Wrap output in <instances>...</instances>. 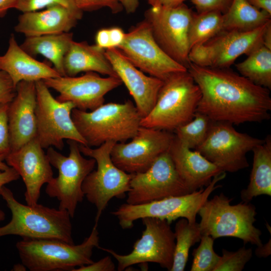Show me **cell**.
<instances>
[{
	"instance_id": "e0dca14e",
	"label": "cell",
	"mask_w": 271,
	"mask_h": 271,
	"mask_svg": "<svg viewBox=\"0 0 271 271\" xmlns=\"http://www.w3.org/2000/svg\"><path fill=\"white\" fill-rule=\"evenodd\" d=\"M175 137L171 131L140 126L131 141L114 145L111 159L126 173L144 172L158 157L169 151Z\"/></svg>"
},
{
	"instance_id": "4fadbf2b",
	"label": "cell",
	"mask_w": 271,
	"mask_h": 271,
	"mask_svg": "<svg viewBox=\"0 0 271 271\" xmlns=\"http://www.w3.org/2000/svg\"><path fill=\"white\" fill-rule=\"evenodd\" d=\"M145 228L140 238L134 243L127 254H118L112 249L99 247L110 253L117 261V270L134 264L147 262L159 264L171 270L175 246V237L170 224L166 220L153 217L142 219Z\"/></svg>"
},
{
	"instance_id": "4316f807",
	"label": "cell",
	"mask_w": 271,
	"mask_h": 271,
	"mask_svg": "<svg viewBox=\"0 0 271 271\" xmlns=\"http://www.w3.org/2000/svg\"><path fill=\"white\" fill-rule=\"evenodd\" d=\"M73 41V33L69 32L26 37L20 46L33 57L43 56L61 76H65L64 59Z\"/></svg>"
},
{
	"instance_id": "816d5d0a",
	"label": "cell",
	"mask_w": 271,
	"mask_h": 271,
	"mask_svg": "<svg viewBox=\"0 0 271 271\" xmlns=\"http://www.w3.org/2000/svg\"><path fill=\"white\" fill-rule=\"evenodd\" d=\"M5 218V214L4 212L0 209V222L3 221Z\"/></svg>"
},
{
	"instance_id": "30bf717a",
	"label": "cell",
	"mask_w": 271,
	"mask_h": 271,
	"mask_svg": "<svg viewBox=\"0 0 271 271\" xmlns=\"http://www.w3.org/2000/svg\"><path fill=\"white\" fill-rule=\"evenodd\" d=\"M37 105V139L43 149L64 147V140H73L84 146L86 143L76 128L71 116L76 108L70 101L55 98L43 80L35 82Z\"/></svg>"
},
{
	"instance_id": "4dcf8cb0",
	"label": "cell",
	"mask_w": 271,
	"mask_h": 271,
	"mask_svg": "<svg viewBox=\"0 0 271 271\" xmlns=\"http://www.w3.org/2000/svg\"><path fill=\"white\" fill-rule=\"evenodd\" d=\"M222 14L216 11L194 13L189 31L190 50L223 31Z\"/></svg>"
},
{
	"instance_id": "d6986e66",
	"label": "cell",
	"mask_w": 271,
	"mask_h": 271,
	"mask_svg": "<svg viewBox=\"0 0 271 271\" xmlns=\"http://www.w3.org/2000/svg\"><path fill=\"white\" fill-rule=\"evenodd\" d=\"M37 138L5 157L7 164L13 168L25 183V200L28 205L38 203L42 186L53 178L48 158Z\"/></svg>"
},
{
	"instance_id": "bcb514c9",
	"label": "cell",
	"mask_w": 271,
	"mask_h": 271,
	"mask_svg": "<svg viewBox=\"0 0 271 271\" xmlns=\"http://www.w3.org/2000/svg\"><path fill=\"white\" fill-rule=\"evenodd\" d=\"M123 9L128 14L134 13L139 6V0H118Z\"/></svg>"
},
{
	"instance_id": "d4e9b609",
	"label": "cell",
	"mask_w": 271,
	"mask_h": 271,
	"mask_svg": "<svg viewBox=\"0 0 271 271\" xmlns=\"http://www.w3.org/2000/svg\"><path fill=\"white\" fill-rule=\"evenodd\" d=\"M63 67L65 76L74 77L81 72H93L117 77L106 56L105 50L85 41L72 42L64 57Z\"/></svg>"
},
{
	"instance_id": "e575fe53",
	"label": "cell",
	"mask_w": 271,
	"mask_h": 271,
	"mask_svg": "<svg viewBox=\"0 0 271 271\" xmlns=\"http://www.w3.org/2000/svg\"><path fill=\"white\" fill-rule=\"evenodd\" d=\"M56 5L78 8L74 0H17L14 9L23 13L40 11Z\"/></svg>"
},
{
	"instance_id": "836d02e7",
	"label": "cell",
	"mask_w": 271,
	"mask_h": 271,
	"mask_svg": "<svg viewBox=\"0 0 271 271\" xmlns=\"http://www.w3.org/2000/svg\"><path fill=\"white\" fill-rule=\"evenodd\" d=\"M222 253L214 271H241L252 256L251 248L244 246L235 251L223 249Z\"/></svg>"
},
{
	"instance_id": "b9f144b4",
	"label": "cell",
	"mask_w": 271,
	"mask_h": 271,
	"mask_svg": "<svg viewBox=\"0 0 271 271\" xmlns=\"http://www.w3.org/2000/svg\"><path fill=\"white\" fill-rule=\"evenodd\" d=\"M95 41V45L102 49L110 48L108 28L99 29L96 33Z\"/></svg>"
},
{
	"instance_id": "c3c4849f",
	"label": "cell",
	"mask_w": 271,
	"mask_h": 271,
	"mask_svg": "<svg viewBox=\"0 0 271 271\" xmlns=\"http://www.w3.org/2000/svg\"><path fill=\"white\" fill-rule=\"evenodd\" d=\"M255 254L259 257H266L270 254V239L265 244L257 246L255 250Z\"/></svg>"
},
{
	"instance_id": "3957f363",
	"label": "cell",
	"mask_w": 271,
	"mask_h": 271,
	"mask_svg": "<svg viewBox=\"0 0 271 271\" xmlns=\"http://www.w3.org/2000/svg\"><path fill=\"white\" fill-rule=\"evenodd\" d=\"M71 116L78 132L90 147H97L108 141L126 142L135 136L142 118L130 100L103 104L89 111L75 108Z\"/></svg>"
},
{
	"instance_id": "8d00e7d4",
	"label": "cell",
	"mask_w": 271,
	"mask_h": 271,
	"mask_svg": "<svg viewBox=\"0 0 271 271\" xmlns=\"http://www.w3.org/2000/svg\"><path fill=\"white\" fill-rule=\"evenodd\" d=\"M10 103H0V156H6L11 151L8 121Z\"/></svg>"
},
{
	"instance_id": "d6a6232c",
	"label": "cell",
	"mask_w": 271,
	"mask_h": 271,
	"mask_svg": "<svg viewBox=\"0 0 271 271\" xmlns=\"http://www.w3.org/2000/svg\"><path fill=\"white\" fill-rule=\"evenodd\" d=\"M214 240L209 235L202 236L200 244L192 252L190 270L214 271L220 258L214 250Z\"/></svg>"
},
{
	"instance_id": "277c9868",
	"label": "cell",
	"mask_w": 271,
	"mask_h": 271,
	"mask_svg": "<svg viewBox=\"0 0 271 271\" xmlns=\"http://www.w3.org/2000/svg\"><path fill=\"white\" fill-rule=\"evenodd\" d=\"M97 226L77 245L58 239L23 238L16 244L22 264L31 271H54L72 270L92 263L93 250L100 247Z\"/></svg>"
},
{
	"instance_id": "f1b7e54d",
	"label": "cell",
	"mask_w": 271,
	"mask_h": 271,
	"mask_svg": "<svg viewBox=\"0 0 271 271\" xmlns=\"http://www.w3.org/2000/svg\"><path fill=\"white\" fill-rule=\"evenodd\" d=\"M236 64L240 74L256 85L271 88V50L261 45Z\"/></svg>"
},
{
	"instance_id": "1f68e13d",
	"label": "cell",
	"mask_w": 271,
	"mask_h": 271,
	"mask_svg": "<svg viewBox=\"0 0 271 271\" xmlns=\"http://www.w3.org/2000/svg\"><path fill=\"white\" fill-rule=\"evenodd\" d=\"M212 121L207 115L196 111L191 120L174 130L175 137L185 147L195 150L206 139Z\"/></svg>"
},
{
	"instance_id": "cb8c5ba5",
	"label": "cell",
	"mask_w": 271,
	"mask_h": 271,
	"mask_svg": "<svg viewBox=\"0 0 271 271\" xmlns=\"http://www.w3.org/2000/svg\"><path fill=\"white\" fill-rule=\"evenodd\" d=\"M0 69L6 72L14 85L22 81L36 82L61 76L50 65L35 59L24 51L12 35L6 53L0 55Z\"/></svg>"
},
{
	"instance_id": "7402d4cb",
	"label": "cell",
	"mask_w": 271,
	"mask_h": 271,
	"mask_svg": "<svg viewBox=\"0 0 271 271\" xmlns=\"http://www.w3.org/2000/svg\"><path fill=\"white\" fill-rule=\"evenodd\" d=\"M78 8L56 5L43 10L23 13L18 18L15 31L26 37L69 32L83 16Z\"/></svg>"
},
{
	"instance_id": "9a60e30c",
	"label": "cell",
	"mask_w": 271,
	"mask_h": 271,
	"mask_svg": "<svg viewBox=\"0 0 271 271\" xmlns=\"http://www.w3.org/2000/svg\"><path fill=\"white\" fill-rule=\"evenodd\" d=\"M117 49L140 70L163 81L173 74L188 70L162 50L145 19L125 33Z\"/></svg>"
},
{
	"instance_id": "5b68a950",
	"label": "cell",
	"mask_w": 271,
	"mask_h": 271,
	"mask_svg": "<svg viewBox=\"0 0 271 271\" xmlns=\"http://www.w3.org/2000/svg\"><path fill=\"white\" fill-rule=\"evenodd\" d=\"M201 97L188 70L173 74L164 80L155 106L142 118L141 126L174 131L193 118Z\"/></svg>"
},
{
	"instance_id": "681fc988",
	"label": "cell",
	"mask_w": 271,
	"mask_h": 271,
	"mask_svg": "<svg viewBox=\"0 0 271 271\" xmlns=\"http://www.w3.org/2000/svg\"><path fill=\"white\" fill-rule=\"evenodd\" d=\"M263 45L271 50V22L268 25L264 33Z\"/></svg>"
},
{
	"instance_id": "f35d334b",
	"label": "cell",
	"mask_w": 271,
	"mask_h": 271,
	"mask_svg": "<svg viewBox=\"0 0 271 271\" xmlns=\"http://www.w3.org/2000/svg\"><path fill=\"white\" fill-rule=\"evenodd\" d=\"M16 94V86L9 75L0 69V103H10Z\"/></svg>"
},
{
	"instance_id": "d590c367",
	"label": "cell",
	"mask_w": 271,
	"mask_h": 271,
	"mask_svg": "<svg viewBox=\"0 0 271 271\" xmlns=\"http://www.w3.org/2000/svg\"><path fill=\"white\" fill-rule=\"evenodd\" d=\"M77 7L84 11H93L107 8L113 14L120 12L123 8L118 0H74Z\"/></svg>"
},
{
	"instance_id": "2e32d148",
	"label": "cell",
	"mask_w": 271,
	"mask_h": 271,
	"mask_svg": "<svg viewBox=\"0 0 271 271\" xmlns=\"http://www.w3.org/2000/svg\"><path fill=\"white\" fill-rule=\"evenodd\" d=\"M192 193L178 174L169 151L145 172L133 174L126 203L142 204Z\"/></svg>"
},
{
	"instance_id": "f6af8a7d",
	"label": "cell",
	"mask_w": 271,
	"mask_h": 271,
	"mask_svg": "<svg viewBox=\"0 0 271 271\" xmlns=\"http://www.w3.org/2000/svg\"><path fill=\"white\" fill-rule=\"evenodd\" d=\"M254 7L271 15V0H246Z\"/></svg>"
},
{
	"instance_id": "f546056e",
	"label": "cell",
	"mask_w": 271,
	"mask_h": 271,
	"mask_svg": "<svg viewBox=\"0 0 271 271\" xmlns=\"http://www.w3.org/2000/svg\"><path fill=\"white\" fill-rule=\"evenodd\" d=\"M174 232L175 246L170 271H183L188 259L190 248L200 241L202 235L199 223H190L185 218H182L176 222Z\"/></svg>"
},
{
	"instance_id": "ee69618b",
	"label": "cell",
	"mask_w": 271,
	"mask_h": 271,
	"mask_svg": "<svg viewBox=\"0 0 271 271\" xmlns=\"http://www.w3.org/2000/svg\"><path fill=\"white\" fill-rule=\"evenodd\" d=\"M152 7H174L183 4L185 0H146Z\"/></svg>"
},
{
	"instance_id": "5bb4252c",
	"label": "cell",
	"mask_w": 271,
	"mask_h": 271,
	"mask_svg": "<svg viewBox=\"0 0 271 271\" xmlns=\"http://www.w3.org/2000/svg\"><path fill=\"white\" fill-rule=\"evenodd\" d=\"M269 21L252 31H223L207 42L190 50L191 63L202 67L228 68L241 55H248L263 45V36Z\"/></svg>"
},
{
	"instance_id": "7c38bea8",
	"label": "cell",
	"mask_w": 271,
	"mask_h": 271,
	"mask_svg": "<svg viewBox=\"0 0 271 271\" xmlns=\"http://www.w3.org/2000/svg\"><path fill=\"white\" fill-rule=\"evenodd\" d=\"M194 13L184 3L174 7H152L145 13L153 35L162 50L188 68L189 31Z\"/></svg>"
},
{
	"instance_id": "ac0fdd59",
	"label": "cell",
	"mask_w": 271,
	"mask_h": 271,
	"mask_svg": "<svg viewBox=\"0 0 271 271\" xmlns=\"http://www.w3.org/2000/svg\"><path fill=\"white\" fill-rule=\"evenodd\" d=\"M49 88L57 91L60 102H73L76 108L91 111L104 102V96L122 84L117 77H102L99 74L86 72L80 76H59L43 80Z\"/></svg>"
},
{
	"instance_id": "ab89813d",
	"label": "cell",
	"mask_w": 271,
	"mask_h": 271,
	"mask_svg": "<svg viewBox=\"0 0 271 271\" xmlns=\"http://www.w3.org/2000/svg\"><path fill=\"white\" fill-rule=\"evenodd\" d=\"M114 263L109 256H106L96 262L75 268L72 271H113Z\"/></svg>"
},
{
	"instance_id": "60d3db41",
	"label": "cell",
	"mask_w": 271,
	"mask_h": 271,
	"mask_svg": "<svg viewBox=\"0 0 271 271\" xmlns=\"http://www.w3.org/2000/svg\"><path fill=\"white\" fill-rule=\"evenodd\" d=\"M110 38V48H117L122 43L125 38V33L118 27L108 28Z\"/></svg>"
},
{
	"instance_id": "52a82bcc",
	"label": "cell",
	"mask_w": 271,
	"mask_h": 271,
	"mask_svg": "<svg viewBox=\"0 0 271 271\" xmlns=\"http://www.w3.org/2000/svg\"><path fill=\"white\" fill-rule=\"evenodd\" d=\"M226 172L215 176L205 189L185 195L171 196L147 203L132 205L124 203L111 214L116 217L123 229H130L134 222L145 217L166 220L168 223L178 218H185L189 222H196V216L211 194L221 187L217 183L225 178Z\"/></svg>"
},
{
	"instance_id": "74e56055",
	"label": "cell",
	"mask_w": 271,
	"mask_h": 271,
	"mask_svg": "<svg viewBox=\"0 0 271 271\" xmlns=\"http://www.w3.org/2000/svg\"><path fill=\"white\" fill-rule=\"evenodd\" d=\"M198 13L216 11L223 14L229 8L232 0H191Z\"/></svg>"
},
{
	"instance_id": "7bdbcfd3",
	"label": "cell",
	"mask_w": 271,
	"mask_h": 271,
	"mask_svg": "<svg viewBox=\"0 0 271 271\" xmlns=\"http://www.w3.org/2000/svg\"><path fill=\"white\" fill-rule=\"evenodd\" d=\"M18 173L12 167L0 171V190L6 184L16 181L20 178Z\"/></svg>"
},
{
	"instance_id": "ffe728a7",
	"label": "cell",
	"mask_w": 271,
	"mask_h": 271,
	"mask_svg": "<svg viewBox=\"0 0 271 271\" xmlns=\"http://www.w3.org/2000/svg\"><path fill=\"white\" fill-rule=\"evenodd\" d=\"M117 77L134 100L138 111L143 118L155 106L164 81L147 75L134 66L116 48L105 50Z\"/></svg>"
},
{
	"instance_id": "9c48e42d",
	"label": "cell",
	"mask_w": 271,
	"mask_h": 271,
	"mask_svg": "<svg viewBox=\"0 0 271 271\" xmlns=\"http://www.w3.org/2000/svg\"><path fill=\"white\" fill-rule=\"evenodd\" d=\"M69 154L65 156L48 148L46 155L50 164L58 171V175L47 183L46 193L59 201V209L68 212L74 217L77 206L85 197L82 184L87 176L94 170L95 159L84 158L79 148V143L67 140Z\"/></svg>"
},
{
	"instance_id": "f907efd6",
	"label": "cell",
	"mask_w": 271,
	"mask_h": 271,
	"mask_svg": "<svg viewBox=\"0 0 271 271\" xmlns=\"http://www.w3.org/2000/svg\"><path fill=\"white\" fill-rule=\"evenodd\" d=\"M5 156H0V171H3L8 169L10 166H9L7 163L6 164L4 161L5 159Z\"/></svg>"
},
{
	"instance_id": "603a6c76",
	"label": "cell",
	"mask_w": 271,
	"mask_h": 271,
	"mask_svg": "<svg viewBox=\"0 0 271 271\" xmlns=\"http://www.w3.org/2000/svg\"><path fill=\"white\" fill-rule=\"evenodd\" d=\"M169 153L179 176L191 192L206 187L222 171L198 151L182 145L175 137Z\"/></svg>"
},
{
	"instance_id": "7dc6e473",
	"label": "cell",
	"mask_w": 271,
	"mask_h": 271,
	"mask_svg": "<svg viewBox=\"0 0 271 271\" xmlns=\"http://www.w3.org/2000/svg\"><path fill=\"white\" fill-rule=\"evenodd\" d=\"M17 0H0V18L4 17L10 9L14 8Z\"/></svg>"
},
{
	"instance_id": "44dd1931",
	"label": "cell",
	"mask_w": 271,
	"mask_h": 271,
	"mask_svg": "<svg viewBox=\"0 0 271 271\" xmlns=\"http://www.w3.org/2000/svg\"><path fill=\"white\" fill-rule=\"evenodd\" d=\"M36 105L35 82H20L8 109L10 152L19 149L37 137Z\"/></svg>"
},
{
	"instance_id": "83f0119b",
	"label": "cell",
	"mask_w": 271,
	"mask_h": 271,
	"mask_svg": "<svg viewBox=\"0 0 271 271\" xmlns=\"http://www.w3.org/2000/svg\"><path fill=\"white\" fill-rule=\"evenodd\" d=\"M222 17L224 31H252L271 21V15L246 0H232Z\"/></svg>"
},
{
	"instance_id": "8fae6325",
	"label": "cell",
	"mask_w": 271,
	"mask_h": 271,
	"mask_svg": "<svg viewBox=\"0 0 271 271\" xmlns=\"http://www.w3.org/2000/svg\"><path fill=\"white\" fill-rule=\"evenodd\" d=\"M263 141L238 132L231 123L212 121L206 139L195 150L222 171L234 173L248 167L247 153Z\"/></svg>"
},
{
	"instance_id": "484cf974",
	"label": "cell",
	"mask_w": 271,
	"mask_h": 271,
	"mask_svg": "<svg viewBox=\"0 0 271 271\" xmlns=\"http://www.w3.org/2000/svg\"><path fill=\"white\" fill-rule=\"evenodd\" d=\"M252 167L249 182L240 192L242 202H250L261 195L271 196V138L268 136L262 143L253 150Z\"/></svg>"
},
{
	"instance_id": "ba28073f",
	"label": "cell",
	"mask_w": 271,
	"mask_h": 271,
	"mask_svg": "<svg viewBox=\"0 0 271 271\" xmlns=\"http://www.w3.org/2000/svg\"><path fill=\"white\" fill-rule=\"evenodd\" d=\"M115 143L108 141L96 148L79 144L81 153L95 159L97 165L96 169L85 178L82 187L84 196L96 208V225L110 200L124 197L130 190L133 174L119 169L111 159L110 153Z\"/></svg>"
},
{
	"instance_id": "7a4b0ae2",
	"label": "cell",
	"mask_w": 271,
	"mask_h": 271,
	"mask_svg": "<svg viewBox=\"0 0 271 271\" xmlns=\"http://www.w3.org/2000/svg\"><path fill=\"white\" fill-rule=\"evenodd\" d=\"M0 195L12 213L11 221L0 227V237L16 235L23 238L58 239L74 244L68 211L38 203L23 204L5 186L0 190Z\"/></svg>"
},
{
	"instance_id": "6da1fadb",
	"label": "cell",
	"mask_w": 271,
	"mask_h": 271,
	"mask_svg": "<svg viewBox=\"0 0 271 271\" xmlns=\"http://www.w3.org/2000/svg\"><path fill=\"white\" fill-rule=\"evenodd\" d=\"M188 71L201 91L196 111L212 121L239 124L269 118V89L229 68L202 67L191 63Z\"/></svg>"
},
{
	"instance_id": "8992f818",
	"label": "cell",
	"mask_w": 271,
	"mask_h": 271,
	"mask_svg": "<svg viewBox=\"0 0 271 271\" xmlns=\"http://www.w3.org/2000/svg\"><path fill=\"white\" fill-rule=\"evenodd\" d=\"M232 200L221 193L204 203L198 213L202 235L214 239L233 237L241 239L244 244L261 246V231L254 225L255 207L244 202L231 205Z\"/></svg>"
}]
</instances>
